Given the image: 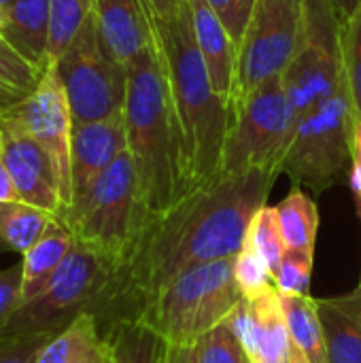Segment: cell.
<instances>
[{
    "label": "cell",
    "mask_w": 361,
    "mask_h": 363,
    "mask_svg": "<svg viewBox=\"0 0 361 363\" xmlns=\"http://www.w3.org/2000/svg\"><path fill=\"white\" fill-rule=\"evenodd\" d=\"M277 177L262 170L221 172L215 181L187 191L162 217L151 219L94 313L102 334L123 321H136L183 272L238 255Z\"/></svg>",
    "instance_id": "obj_1"
},
{
    "label": "cell",
    "mask_w": 361,
    "mask_h": 363,
    "mask_svg": "<svg viewBox=\"0 0 361 363\" xmlns=\"http://www.w3.org/2000/svg\"><path fill=\"white\" fill-rule=\"evenodd\" d=\"M281 79L294 111V140L283 172L298 185L323 191L351 170L357 125L340 21L330 0H304L300 45Z\"/></svg>",
    "instance_id": "obj_2"
},
{
    "label": "cell",
    "mask_w": 361,
    "mask_h": 363,
    "mask_svg": "<svg viewBox=\"0 0 361 363\" xmlns=\"http://www.w3.org/2000/svg\"><path fill=\"white\" fill-rule=\"evenodd\" d=\"M147 15L166 79L185 196L221 174L232 113L230 104L213 89L187 0L172 17H160L149 9Z\"/></svg>",
    "instance_id": "obj_3"
},
{
    "label": "cell",
    "mask_w": 361,
    "mask_h": 363,
    "mask_svg": "<svg viewBox=\"0 0 361 363\" xmlns=\"http://www.w3.org/2000/svg\"><path fill=\"white\" fill-rule=\"evenodd\" d=\"M123 119L138 196L151 221L183 198L170 100L155 43L128 64Z\"/></svg>",
    "instance_id": "obj_4"
},
{
    "label": "cell",
    "mask_w": 361,
    "mask_h": 363,
    "mask_svg": "<svg viewBox=\"0 0 361 363\" xmlns=\"http://www.w3.org/2000/svg\"><path fill=\"white\" fill-rule=\"evenodd\" d=\"M57 219L79 245L102 255L117 272L149 221L138 196L132 155L121 153Z\"/></svg>",
    "instance_id": "obj_5"
},
{
    "label": "cell",
    "mask_w": 361,
    "mask_h": 363,
    "mask_svg": "<svg viewBox=\"0 0 361 363\" xmlns=\"http://www.w3.org/2000/svg\"><path fill=\"white\" fill-rule=\"evenodd\" d=\"M234 257L183 272L157 294L136 323L149 328L164 345L196 347L245 300L234 277Z\"/></svg>",
    "instance_id": "obj_6"
},
{
    "label": "cell",
    "mask_w": 361,
    "mask_h": 363,
    "mask_svg": "<svg viewBox=\"0 0 361 363\" xmlns=\"http://www.w3.org/2000/svg\"><path fill=\"white\" fill-rule=\"evenodd\" d=\"M115 270L96 251L74 245L47 285L21 302L4 325V334H57L83 313H96Z\"/></svg>",
    "instance_id": "obj_7"
},
{
    "label": "cell",
    "mask_w": 361,
    "mask_h": 363,
    "mask_svg": "<svg viewBox=\"0 0 361 363\" xmlns=\"http://www.w3.org/2000/svg\"><path fill=\"white\" fill-rule=\"evenodd\" d=\"M294 140V111L283 79L255 89L232 111L221 172L262 170L281 174Z\"/></svg>",
    "instance_id": "obj_8"
},
{
    "label": "cell",
    "mask_w": 361,
    "mask_h": 363,
    "mask_svg": "<svg viewBox=\"0 0 361 363\" xmlns=\"http://www.w3.org/2000/svg\"><path fill=\"white\" fill-rule=\"evenodd\" d=\"M74 123L117 117L126 108L128 66L104 47L94 13L83 23L68 49L55 60Z\"/></svg>",
    "instance_id": "obj_9"
},
{
    "label": "cell",
    "mask_w": 361,
    "mask_h": 363,
    "mask_svg": "<svg viewBox=\"0 0 361 363\" xmlns=\"http://www.w3.org/2000/svg\"><path fill=\"white\" fill-rule=\"evenodd\" d=\"M304 0H257L238 43L230 113L264 83L283 77L302 34Z\"/></svg>",
    "instance_id": "obj_10"
},
{
    "label": "cell",
    "mask_w": 361,
    "mask_h": 363,
    "mask_svg": "<svg viewBox=\"0 0 361 363\" xmlns=\"http://www.w3.org/2000/svg\"><path fill=\"white\" fill-rule=\"evenodd\" d=\"M0 153L15 200L57 217L64 211V198L55 164L26 130L17 115V106L0 113Z\"/></svg>",
    "instance_id": "obj_11"
},
{
    "label": "cell",
    "mask_w": 361,
    "mask_h": 363,
    "mask_svg": "<svg viewBox=\"0 0 361 363\" xmlns=\"http://www.w3.org/2000/svg\"><path fill=\"white\" fill-rule=\"evenodd\" d=\"M17 115L23 121L26 130L51 155L62 185L64 208H68L72 202L70 143H72L74 119L55 62L47 64L32 94L17 104Z\"/></svg>",
    "instance_id": "obj_12"
},
{
    "label": "cell",
    "mask_w": 361,
    "mask_h": 363,
    "mask_svg": "<svg viewBox=\"0 0 361 363\" xmlns=\"http://www.w3.org/2000/svg\"><path fill=\"white\" fill-rule=\"evenodd\" d=\"M228 323L251 363H309L287 328L277 285L245 298Z\"/></svg>",
    "instance_id": "obj_13"
},
{
    "label": "cell",
    "mask_w": 361,
    "mask_h": 363,
    "mask_svg": "<svg viewBox=\"0 0 361 363\" xmlns=\"http://www.w3.org/2000/svg\"><path fill=\"white\" fill-rule=\"evenodd\" d=\"M126 151L128 134L123 113L104 121L74 123L70 143L72 200L83 194Z\"/></svg>",
    "instance_id": "obj_14"
},
{
    "label": "cell",
    "mask_w": 361,
    "mask_h": 363,
    "mask_svg": "<svg viewBox=\"0 0 361 363\" xmlns=\"http://www.w3.org/2000/svg\"><path fill=\"white\" fill-rule=\"evenodd\" d=\"M94 19L106 51L123 66L153 43L143 0H94Z\"/></svg>",
    "instance_id": "obj_15"
},
{
    "label": "cell",
    "mask_w": 361,
    "mask_h": 363,
    "mask_svg": "<svg viewBox=\"0 0 361 363\" xmlns=\"http://www.w3.org/2000/svg\"><path fill=\"white\" fill-rule=\"evenodd\" d=\"M196 43L200 55L204 60L206 72L211 77L213 89L230 104V96L234 89L236 77V53L238 47L232 40L230 32L215 15V11L206 4V0H187Z\"/></svg>",
    "instance_id": "obj_16"
},
{
    "label": "cell",
    "mask_w": 361,
    "mask_h": 363,
    "mask_svg": "<svg viewBox=\"0 0 361 363\" xmlns=\"http://www.w3.org/2000/svg\"><path fill=\"white\" fill-rule=\"evenodd\" d=\"M51 0H15L4 11L0 36L38 72L49 64Z\"/></svg>",
    "instance_id": "obj_17"
},
{
    "label": "cell",
    "mask_w": 361,
    "mask_h": 363,
    "mask_svg": "<svg viewBox=\"0 0 361 363\" xmlns=\"http://www.w3.org/2000/svg\"><path fill=\"white\" fill-rule=\"evenodd\" d=\"M328 363H361V294L315 300Z\"/></svg>",
    "instance_id": "obj_18"
},
{
    "label": "cell",
    "mask_w": 361,
    "mask_h": 363,
    "mask_svg": "<svg viewBox=\"0 0 361 363\" xmlns=\"http://www.w3.org/2000/svg\"><path fill=\"white\" fill-rule=\"evenodd\" d=\"M113 349L96 317L83 313L62 332L53 334L38 351L36 363H111Z\"/></svg>",
    "instance_id": "obj_19"
},
{
    "label": "cell",
    "mask_w": 361,
    "mask_h": 363,
    "mask_svg": "<svg viewBox=\"0 0 361 363\" xmlns=\"http://www.w3.org/2000/svg\"><path fill=\"white\" fill-rule=\"evenodd\" d=\"M74 245L77 240L72 232L55 217L36 245L21 255V302L30 300L47 285Z\"/></svg>",
    "instance_id": "obj_20"
},
{
    "label": "cell",
    "mask_w": 361,
    "mask_h": 363,
    "mask_svg": "<svg viewBox=\"0 0 361 363\" xmlns=\"http://www.w3.org/2000/svg\"><path fill=\"white\" fill-rule=\"evenodd\" d=\"M281 306L285 313L287 328L304 353L309 363H328L326 355V340H323V330H321V319L317 313V302L311 296H300V294H281Z\"/></svg>",
    "instance_id": "obj_21"
},
{
    "label": "cell",
    "mask_w": 361,
    "mask_h": 363,
    "mask_svg": "<svg viewBox=\"0 0 361 363\" xmlns=\"http://www.w3.org/2000/svg\"><path fill=\"white\" fill-rule=\"evenodd\" d=\"M53 219L55 215L21 200L0 202V242L6 249L23 255L47 232Z\"/></svg>",
    "instance_id": "obj_22"
},
{
    "label": "cell",
    "mask_w": 361,
    "mask_h": 363,
    "mask_svg": "<svg viewBox=\"0 0 361 363\" xmlns=\"http://www.w3.org/2000/svg\"><path fill=\"white\" fill-rule=\"evenodd\" d=\"M281 232L287 249L315 253L317 232H319V211L313 198L304 194L300 187L289 191L277 206Z\"/></svg>",
    "instance_id": "obj_23"
},
{
    "label": "cell",
    "mask_w": 361,
    "mask_h": 363,
    "mask_svg": "<svg viewBox=\"0 0 361 363\" xmlns=\"http://www.w3.org/2000/svg\"><path fill=\"white\" fill-rule=\"evenodd\" d=\"M113 363H157L162 340L145 325L136 321H123L109 330L106 334Z\"/></svg>",
    "instance_id": "obj_24"
},
{
    "label": "cell",
    "mask_w": 361,
    "mask_h": 363,
    "mask_svg": "<svg viewBox=\"0 0 361 363\" xmlns=\"http://www.w3.org/2000/svg\"><path fill=\"white\" fill-rule=\"evenodd\" d=\"M94 13V0H51L49 62H55Z\"/></svg>",
    "instance_id": "obj_25"
},
{
    "label": "cell",
    "mask_w": 361,
    "mask_h": 363,
    "mask_svg": "<svg viewBox=\"0 0 361 363\" xmlns=\"http://www.w3.org/2000/svg\"><path fill=\"white\" fill-rule=\"evenodd\" d=\"M247 247H251L253 251H257V255L266 262V266L270 268L272 277H277V270L283 262V255L287 251L285 247V238L281 232V223H279V215L274 206H262L247 232Z\"/></svg>",
    "instance_id": "obj_26"
},
{
    "label": "cell",
    "mask_w": 361,
    "mask_h": 363,
    "mask_svg": "<svg viewBox=\"0 0 361 363\" xmlns=\"http://www.w3.org/2000/svg\"><path fill=\"white\" fill-rule=\"evenodd\" d=\"M340 51L355 115L361 121V6L349 19L340 21Z\"/></svg>",
    "instance_id": "obj_27"
},
{
    "label": "cell",
    "mask_w": 361,
    "mask_h": 363,
    "mask_svg": "<svg viewBox=\"0 0 361 363\" xmlns=\"http://www.w3.org/2000/svg\"><path fill=\"white\" fill-rule=\"evenodd\" d=\"M198 363H251L245 347L228 321L211 330L196 342Z\"/></svg>",
    "instance_id": "obj_28"
},
{
    "label": "cell",
    "mask_w": 361,
    "mask_h": 363,
    "mask_svg": "<svg viewBox=\"0 0 361 363\" xmlns=\"http://www.w3.org/2000/svg\"><path fill=\"white\" fill-rule=\"evenodd\" d=\"M311 277H313V253L287 249L277 270L274 285L281 294L311 296Z\"/></svg>",
    "instance_id": "obj_29"
},
{
    "label": "cell",
    "mask_w": 361,
    "mask_h": 363,
    "mask_svg": "<svg viewBox=\"0 0 361 363\" xmlns=\"http://www.w3.org/2000/svg\"><path fill=\"white\" fill-rule=\"evenodd\" d=\"M234 277L245 298H251L262 289L274 285V277L266 266V262L257 255V251H253L247 245L234 257Z\"/></svg>",
    "instance_id": "obj_30"
},
{
    "label": "cell",
    "mask_w": 361,
    "mask_h": 363,
    "mask_svg": "<svg viewBox=\"0 0 361 363\" xmlns=\"http://www.w3.org/2000/svg\"><path fill=\"white\" fill-rule=\"evenodd\" d=\"M43 72L32 68L2 36H0V85L30 94Z\"/></svg>",
    "instance_id": "obj_31"
},
{
    "label": "cell",
    "mask_w": 361,
    "mask_h": 363,
    "mask_svg": "<svg viewBox=\"0 0 361 363\" xmlns=\"http://www.w3.org/2000/svg\"><path fill=\"white\" fill-rule=\"evenodd\" d=\"M53 334H4L0 332V363H36L40 347Z\"/></svg>",
    "instance_id": "obj_32"
},
{
    "label": "cell",
    "mask_w": 361,
    "mask_h": 363,
    "mask_svg": "<svg viewBox=\"0 0 361 363\" xmlns=\"http://www.w3.org/2000/svg\"><path fill=\"white\" fill-rule=\"evenodd\" d=\"M206 4L215 11V15L221 19V23L238 47L257 0H206Z\"/></svg>",
    "instance_id": "obj_33"
},
{
    "label": "cell",
    "mask_w": 361,
    "mask_h": 363,
    "mask_svg": "<svg viewBox=\"0 0 361 363\" xmlns=\"http://www.w3.org/2000/svg\"><path fill=\"white\" fill-rule=\"evenodd\" d=\"M21 302V264L0 268V332Z\"/></svg>",
    "instance_id": "obj_34"
},
{
    "label": "cell",
    "mask_w": 361,
    "mask_h": 363,
    "mask_svg": "<svg viewBox=\"0 0 361 363\" xmlns=\"http://www.w3.org/2000/svg\"><path fill=\"white\" fill-rule=\"evenodd\" d=\"M349 179H351V189H353L355 204H357V213H360V219H361V121H357V125H355V134H353Z\"/></svg>",
    "instance_id": "obj_35"
},
{
    "label": "cell",
    "mask_w": 361,
    "mask_h": 363,
    "mask_svg": "<svg viewBox=\"0 0 361 363\" xmlns=\"http://www.w3.org/2000/svg\"><path fill=\"white\" fill-rule=\"evenodd\" d=\"M157 363H198L196 347H172L162 342L160 362Z\"/></svg>",
    "instance_id": "obj_36"
},
{
    "label": "cell",
    "mask_w": 361,
    "mask_h": 363,
    "mask_svg": "<svg viewBox=\"0 0 361 363\" xmlns=\"http://www.w3.org/2000/svg\"><path fill=\"white\" fill-rule=\"evenodd\" d=\"M143 2L155 15H160V17H172V15L179 13V9L183 6L185 0H143Z\"/></svg>",
    "instance_id": "obj_37"
},
{
    "label": "cell",
    "mask_w": 361,
    "mask_h": 363,
    "mask_svg": "<svg viewBox=\"0 0 361 363\" xmlns=\"http://www.w3.org/2000/svg\"><path fill=\"white\" fill-rule=\"evenodd\" d=\"M330 2H332V9H334L338 21L349 19L361 6V0H330Z\"/></svg>",
    "instance_id": "obj_38"
},
{
    "label": "cell",
    "mask_w": 361,
    "mask_h": 363,
    "mask_svg": "<svg viewBox=\"0 0 361 363\" xmlns=\"http://www.w3.org/2000/svg\"><path fill=\"white\" fill-rule=\"evenodd\" d=\"M6 200H15V191H13V185L9 181V174L4 170L2 153H0V202H6Z\"/></svg>",
    "instance_id": "obj_39"
},
{
    "label": "cell",
    "mask_w": 361,
    "mask_h": 363,
    "mask_svg": "<svg viewBox=\"0 0 361 363\" xmlns=\"http://www.w3.org/2000/svg\"><path fill=\"white\" fill-rule=\"evenodd\" d=\"M13 2H15V0H0V11H6Z\"/></svg>",
    "instance_id": "obj_40"
},
{
    "label": "cell",
    "mask_w": 361,
    "mask_h": 363,
    "mask_svg": "<svg viewBox=\"0 0 361 363\" xmlns=\"http://www.w3.org/2000/svg\"><path fill=\"white\" fill-rule=\"evenodd\" d=\"M2 26H4V11H0V32H2Z\"/></svg>",
    "instance_id": "obj_41"
},
{
    "label": "cell",
    "mask_w": 361,
    "mask_h": 363,
    "mask_svg": "<svg viewBox=\"0 0 361 363\" xmlns=\"http://www.w3.org/2000/svg\"><path fill=\"white\" fill-rule=\"evenodd\" d=\"M357 291H360V294H361V281H360V285H357Z\"/></svg>",
    "instance_id": "obj_42"
},
{
    "label": "cell",
    "mask_w": 361,
    "mask_h": 363,
    "mask_svg": "<svg viewBox=\"0 0 361 363\" xmlns=\"http://www.w3.org/2000/svg\"><path fill=\"white\" fill-rule=\"evenodd\" d=\"M111 363H113V362H111Z\"/></svg>",
    "instance_id": "obj_43"
}]
</instances>
